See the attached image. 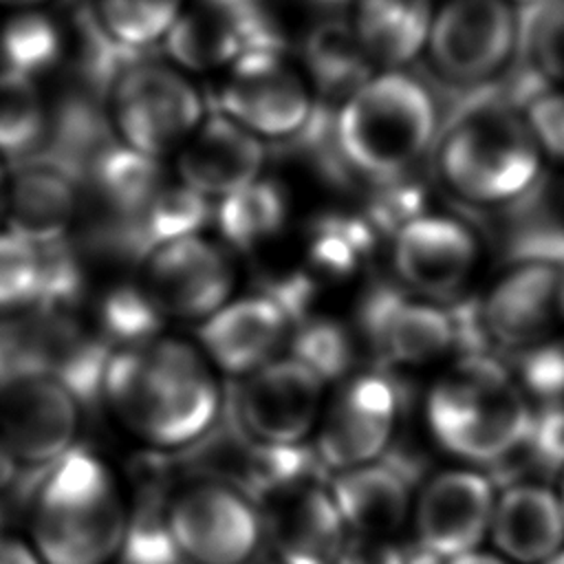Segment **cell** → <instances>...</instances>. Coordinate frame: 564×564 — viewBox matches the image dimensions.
I'll return each mask as SVG.
<instances>
[{
    "label": "cell",
    "instance_id": "1",
    "mask_svg": "<svg viewBox=\"0 0 564 564\" xmlns=\"http://www.w3.org/2000/svg\"><path fill=\"white\" fill-rule=\"evenodd\" d=\"M97 392L128 436L161 452L200 441L223 410L220 375L196 341L161 333L110 348Z\"/></svg>",
    "mask_w": 564,
    "mask_h": 564
},
{
    "label": "cell",
    "instance_id": "2",
    "mask_svg": "<svg viewBox=\"0 0 564 564\" xmlns=\"http://www.w3.org/2000/svg\"><path fill=\"white\" fill-rule=\"evenodd\" d=\"M130 518V498L112 465L77 445L42 471L24 535L44 564H115Z\"/></svg>",
    "mask_w": 564,
    "mask_h": 564
},
{
    "label": "cell",
    "instance_id": "3",
    "mask_svg": "<svg viewBox=\"0 0 564 564\" xmlns=\"http://www.w3.org/2000/svg\"><path fill=\"white\" fill-rule=\"evenodd\" d=\"M436 170L452 194L474 205H509L542 181V152L498 84L474 88L436 141Z\"/></svg>",
    "mask_w": 564,
    "mask_h": 564
},
{
    "label": "cell",
    "instance_id": "4",
    "mask_svg": "<svg viewBox=\"0 0 564 564\" xmlns=\"http://www.w3.org/2000/svg\"><path fill=\"white\" fill-rule=\"evenodd\" d=\"M533 414L520 379L482 355L443 368L423 403L434 443L469 467L505 460L527 445Z\"/></svg>",
    "mask_w": 564,
    "mask_h": 564
},
{
    "label": "cell",
    "instance_id": "5",
    "mask_svg": "<svg viewBox=\"0 0 564 564\" xmlns=\"http://www.w3.org/2000/svg\"><path fill=\"white\" fill-rule=\"evenodd\" d=\"M436 128L434 95L399 68L372 75L335 112L344 161L372 181L410 172L436 141Z\"/></svg>",
    "mask_w": 564,
    "mask_h": 564
},
{
    "label": "cell",
    "instance_id": "6",
    "mask_svg": "<svg viewBox=\"0 0 564 564\" xmlns=\"http://www.w3.org/2000/svg\"><path fill=\"white\" fill-rule=\"evenodd\" d=\"M106 115L119 143L154 159L178 150L205 119L196 86L178 70L143 57L106 90Z\"/></svg>",
    "mask_w": 564,
    "mask_h": 564
},
{
    "label": "cell",
    "instance_id": "7",
    "mask_svg": "<svg viewBox=\"0 0 564 564\" xmlns=\"http://www.w3.org/2000/svg\"><path fill=\"white\" fill-rule=\"evenodd\" d=\"M163 529L174 551L192 564H247L264 540L258 502L216 478L192 480L174 491Z\"/></svg>",
    "mask_w": 564,
    "mask_h": 564
},
{
    "label": "cell",
    "instance_id": "8",
    "mask_svg": "<svg viewBox=\"0 0 564 564\" xmlns=\"http://www.w3.org/2000/svg\"><path fill=\"white\" fill-rule=\"evenodd\" d=\"M425 48L449 84L487 86L520 55V13L507 0H445L432 15Z\"/></svg>",
    "mask_w": 564,
    "mask_h": 564
},
{
    "label": "cell",
    "instance_id": "9",
    "mask_svg": "<svg viewBox=\"0 0 564 564\" xmlns=\"http://www.w3.org/2000/svg\"><path fill=\"white\" fill-rule=\"evenodd\" d=\"M236 264L214 240L189 234L143 253L139 286L159 317L200 324L236 297Z\"/></svg>",
    "mask_w": 564,
    "mask_h": 564
},
{
    "label": "cell",
    "instance_id": "10",
    "mask_svg": "<svg viewBox=\"0 0 564 564\" xmlns=\"http://www.w3.org/2000/svg\"><path fill=\"white\" fill-rule=\"evenodd\" d=\"M82 399L46 370L0 381V441L18 467H48L77 447Z\"/></svg>",
    "mask_w": 564,
    "mask_h": 564
},
{
    "label": "cell",
    "instance_id": "11",
    "mask_svg": "<svg viewBox=\"0 0 564 564\" xmlns=\"http://www.w3.org/2000/svg\"><path fill=\"white\" fill-rule=\"evenodd\" d=\"M328 392L326 379L295 355H280L240 379L236 416L267 449H291L315 436Z\"/></svg>",
    "mask_w": 564,
    "mask_h": 564
},
{
    "label": "cell",
    "instance_id": "12",
    "mask_svg": "<svg viewBox=\"0 0 564 564\" xmlns=\"http://www.w3.org/2000/svg\"><path fill=\"white\" fill-rule=\"evenodd\" d=\"M218 112L258 139L293 141L317 108L306 79L284 51H245L218 90Z\"/></svg>",
    "mask_w": 564,
    "mask_h": 564
},
{
    "label": "cell",
    "instance_id": "13",
    "mask_svg": "<svg viewBox=\"0 0 564 564\" xmlns=\"http://www.w3.org/2000/svg\"><path fill=\"white\" fill-rule=\"evenodd\" d=\"M397 421L394 383L381 372H359L328 394L313 441L322 463L337 474L381 460Z\"/></svg>",
    "mask_w": 564,
    "mask_h": 564
},
{
    "label": "cell",
    "instance_id": "14",
    "mask_svg": "<svg viewBox=\"0 0 564 564\" xmlns=\"http://www.w3.org/2000/svg\"><path fill=\"white\" fill-rule=\"evenodd\" d=\"M496 494L478 467L458 465L430 476L414 494L410 518L421 549L436 562L482 549Z\"/></svg>",
    "mask_w": 564,
    "mask_h": 564
},
{
    "label": "cell",
    "instance_id": "15",
    "mask_svg": "<svg viewBox=\"0 0 564 564\" xmlns=\"http://www.w3.org/2000/svg\"><path fill=\"white\" fill-rule=\"evenodd\" d=\"M562 322L564 267L553 258H522L482 297V326L505 348L524 352L557 335Z\"/></svg>",
    "mask_w": 564,
    "mask_h": 564
},
{
    "label": "cell",
    "instance_id": "16",
    "mask_svg": "<svg viewBox=\"0 0 564 564\" xmlns=\"http://www.w3.org/2000/svg\"><path fill=\"white\" fill-rule=\"evenodd\" d=\"M480 260L476 234L458 218L425 212L394 231L392 267L405 291L441 302L460 293Z\"/></svg>",
    "mask_w": 564,
    "mask_h": 564
},
{
    "label": "cell",
    "instance_id": "17",
    "mask_svg": "<svg viewBox=\"0 0 564 564\" xmlns=\"http://www.w3.org/2000/svg\"><path fill=\"white\" fill-rule=\"evenodd\" d=\"M264 538L284 564H337L348 544V529L328 487L286 480L262 505Z\"/></svg>",
    "mask_w": 564,
    "mask_h": 564
},
{
    "label": "cell",
    "instance_id": "18",
    "mask_svg": "<svg viewBox=\"0 0 564 564\" xmlns=\"http://www.w3.org/2000/svg\"><path fill=\"white\" fill-rule=\"evenodd\" d=\"M289 339V315L271 295H236L196 330V346L218 375L245 379L275 357Z\"/></svg>",
    "mask_w": 564,
    "mask_h": 564
},
{
    "label": "cell",
    "instance_id": "19",
    "mask_svg": "<svg viewBox=\"0 0 564 564\" xmlns=\"http://www.w3.org/2000/svg\"><path fill=\"white\" fill-rule=\"evenodd\" d=\"M361 326L372 350L401 368L430 366L454 341L449 315L436 302L410 291H375L366 300Z\"/></svg>",
    "mask_w": 564,
    "mask_h": 564
},
{
    "label": "cell",
    "instance_id": "20",
    "mask_svg": "<svg viewBox=\"0 0 564 564\" xmlns=\"http://www.w3.org/2000/svg\"><path fill=\"white\" fill-rule=\"evenodd\" d=\"M491 551L509 564H544L564 549V507L555 485L518 480L496 494Z\"/></svg>",
    "mask_w": 564,
    "mask_h": 564
},
{
    "label": "cell",
    "instance_id": "21",
    "mask_svg": "<svg viewBox=\"0 0 564 564\" xmlns=\"http://www.w3.org/2000/svg\"><path fill=\"white\" fill-rule=\"evenodd\" d=\"M264 148L256 134L214 112L178 148L176 170L183 185L200 196H229L260 176Z\"/></svg>",
    "mask_w": 564,
    "mask_h": 564
},
{
    "label": "cell",
    "instance_id": "22",
    "mask_svg": "<svg viewBox=\"0 0 564 564\" xmlns=\"http://www.w3.org/2000/svg\"><path fill=\"white\" fill-rule=\"evenodd\" d=\"M77 187L62 167L33 156L9 174L0 227L40 247L68 240L79 214Z\"/></svg>",
    "mask_w": 564,
    "mask_h": 564
},
{
    "label": "cell",
    "instance_id": "23",
    "mask_svg": "<svg viewBox=\"0 0 564 564\" xmlns=\"http://www.w3.org/2000/svg\"><path fill=\"white\" fill-rule=\"evenodd\" d=\"M328 491L350 535L390 540L410 524L414 494L405 478L381 460L337 471Z\"/></svg>",
    "mask_w": 564,
    "mask_h": 564
},
{
    "label": "cell",
    "instance_id": "24",
    "mask_svg": "<svg viewBox=\"0 0 564 564\" xmlns=\"http://www.w3.org/2000/svg\"><path fill=\"white\" fill-rule=\"evenodd\" d=\"M352 29L370 62L401 68L427 44L430 0H352Z\"/></svg>",
    "mask_w": 564,
    "mask_h": 564
},
{
    "label": "cell",
    "instance_id": "25",
    "mask_svg": "<svg viewBox=\"0 0 564 564\" xmlns=\"http://www.w3.org/2000/svg\"><path fill=\"white\" fill-rule=\"evenodd\" d=\"M84 183L110 214L134 223L163 187V172L159 159L112 141L93 161Z\"/></svg>",
    "mask_w": 564,
    "mask_h": 564
},
{
    "label": "cell",
    "instance_id": "26",
    "mask_svg": "<svg viewBox=\"0 0 564 564\" xmlns=\"http://www.w3.org/2000/svg\"><path fill=\"white\" fill-rule=\"evenodd\" d=\"M304 64L315 90L326 101H344L372 75V62L359 44L352 24L324 20L304 42Z\"/></svg>",
    "mask_w": 564,
    "mask_h": 564
},
{
    "label": "cell",
    "instance_id": "27",
    "mask_svg": "<svg viewBox=\"0 0 564 564\" xmlns=\"http://www.w3.org/2000/svg\"><path fill=\"white\" fill-rule=\"evenodd\" d=\"M70 55V31L44 9L11 11L0 22V68L40 82Z\"/></svg>",
    "mask_w": 564,
    "mask_h": 564
},
{
    "label": "cell",
    "instance_id": "28",
    "mask_svg": "<svg viewBox=\"0 0 564 564\" xmlns=\"http://www.w3.org/2000/svg\"><path fill=\"white\" fill-rule=\"evenodd\" d=\"M170 57L189 70H214L245 53L242 24L209 4L196 2L181 13L165 37Z\"/></svg>",
    "mask_w": 564,
    "mask_h": 564
},
{
    "label": "cell",
    "instance_id": "29",
    "mask_svg": "<svg viewBox=\"0 0 564 564\" xmlns=\"http://www.w3.org/2000/svg\"><path fill=\"white\" fill-rule=\"evenodd\" d=\"M51 117L40 82L0 68V156H35L46 143Z\"/></svg>",
    "mask_w": 564,
    "mask_h": 564
},
{
    "label": "cell",
    "instance_id": "30",
    "mask_svg": "<svg viewBox=\"0 0 564 564\" xmlns=\"http://www.w3.org/2000/svg\"><path fill=\"white\" fill-rule=\"evenodd\" d=\"M289 216V200L273 178H256L225 196L218 205V227L234 247L251 249L275 236Z\"/></svg>",
    "mask_w": 564,
    "mask_h": 564
},
{
    "label": "cell",
    "instance_id": "31",
    "mask_svg": "<svg viewBox=\"0 0 564 564\" xmlns=\"http://www.w3.org/2000/svg\"><path fill=\"white\" fill-rule=\"evenodd\" d=\"M46 247L0 227V317L40 311L46 304Z\"/></svg>",
    "mask_w": 564,
    "mask_h": 564
},
{
    "label": "cell",
    "instance_id": "32",
    "mask_svg": "<svg viewBox=\"0 0 564 564\" xmlns=\"http://www.w3.org/2000/svg\"><path fill=\"white\" fill-rule=\"evenodd\" d=\"M183 0H93L90 11L104 33L123 48L143 53L167 37Z\"/></svg>",
    "mask_w": 564,
    "mask_h": 564
},
{
    "label": "cell",
    "instance_id": "33",
    "mask_svg": "<svg viewBox=\"0 0 564 564\" xmlns=\"http://www.w3.org/2000/svg\"><path fill=\"white\" fill-rule=\"evenodd\" d=\"M207 198L187 185H163L159 194L132 223V238L150 251L152 247L196 234L207 220ZM143 251V253H145Z\"/></svg>",
    "mask_w": 564,
    "mask_h": 564
},
{
    "label": "cell",
    "instance_id": "34",
    "mask_svg": "<svg viewBox=\"0 0 564 564\" xmlns=\"http://www.w3.org/2000/svg\"><path fill=\"white\" fill-rule=\"evenodd\" d=\"M520 55L546 82H564V0L520 11Z\"/></svg>",
    "mask_w": 564,
    "mask_h": 564
},
{
    "label": "cell",
    "instance_id": "35",
    "mask_svg": "<svg viewBox=\"0 0 564 564\" xmlns=\"http://www.w3.org/2000/svg\"><path fill=\"white\" fill-rule=\"evenodd\" d=\"M372 218L394 231L408 220L425 214V187L410 172L375 181L370 198Z\"/></svg>",
    "mask_w": 564,
    "mask_h": 564
},
{
    "label": "cell",
    "instance_id": "36",
    "mask_svg": "<svg viewBox=\"0 0 564 564\" xmlns=\"http://www.w3.org/2000/svg\"><path fill=\"white\" fill-rule=\"evenodd\" d=\"M522 117L540 152L564 163V90L542 88L524 106Z\"/></svg>",
    "mask_w": 564,
    "mask_h": 564
},
{
    "label": "cell",
    "instance_id": "37",
    "mask_svg": "<svg viewBox=\"0 0 564 564\" xmlns=\"http://www.w3.org/2000/svg\"><path fill=\"white\" fill-rule=\"evenodd\" d=\"M524 352V392L538 394L546 403L564 399V339L553 335Z\"/></svg>",
    "mask_w": 564,
    "mask_h": 564
},
{
    "label": "cell",
    "instance_id": "38",
    "mask_svg": "<svg viewBox=\"0 0 564 564\" xmlns=\"http://www.w3.org/2000/svg\"><path fill=\"white\" fill-rule=\"evenodd\" d=\"M527 443H535L540 456L564 469V399L549 401L544 410L533 414V425Z\"/></svg>",
    "mask_w": 564,
    "mask_h": 564
},
{
    "label": "cell",
    "instance_id": "39",
    "mask_svg": "<svg viewBox=\"0 0 564 564\" xmlns=\"http://www.w3.org/2000/svg\"><path fill=\"white\" fill-rule=\"evenodd\" d=\"M0 564H44L24 533L0 529Z\"/></svg>",
    "mask_w": 564,
    "mask_h": 564
},
{
    "label": "cell",
    "instance_id": "40",
    "mask_svg": "<svg viewBox=\"0 0 564 564\" xmlns=\"http://www.w3.org/2000/svg\"><path fill=\"white\" fill-rule=\"evenodd\" d=\"M438 564H509V562L502 560V557H500L498 553H494V551L478 549V551H471V553H465V555H458V557L438 562Z\"/></svg>",
    "mask_w": 564,
    "mask_h": 564
},
{
    "label": "cell",
    "instance_id": "41",
    "mask_svg": "<svg viewBox=\"0 0 564 564\" xmlns=\"http://www.w3.org/2000/svg\"><path fill=\"white\" fill-rule=\"evenodd\" d=\"M18 469H20L18 463L13 460V456L9 454V449L4 447V443L0 441V494L13 482Z\"/></svg>",
    "mask_w": 564,
    "mask_h": 564
},
{
    "label": "cell",
    "instance_id": "42",
    "mask_svg": "<svg viewBox=\"0 0 564 564\" xmlns=\"http://www.w3.org/2000/svg\"><path fill=\"white\" fill-rule=\"evenodd\" d=\"M48 0H0V7L9 11H22V9H42Z\"/></svg>",
    "mask_w": 564,
    "mask_h": 564
},
{
    "label": "cell",
    "instance_id": "43",
    "mask_svg": "<svg viewBox=\"0 0 564 564\" xmlns=\"http://www.w3.org/2000/svg\"><path fill=\"white\" fill-rule=\"evenodd\" d=\"M7 181H9V172L4 167V161L0 156V225H2V212H4V194H7Z\"/></svg>",
    "mask_w": 564,
    "mask_h": 564
},
{
    "label": "cell",
    "instance_id": "44",
    "mask_svg": "<svg viewBox=\"0 0 564 564\" xmlns=\"http://www.w3.org/2000/svg\"><path fill=\"white\" fill-rule=\"evenodd\" d=\"M509 4L511 2H516V4H520L522 9H533V7H540V4H544V2H549V0H507Z\"/></svg>",
    "mask_w": 564,
    "mask_h": 564
},
{
    "label": "cell",
    "instance_id": "45",
    "mask_svg": "<svg viewBox=\"0 0 564 564\" xmlns=\"http://www.w3.org/2000/svg\"><path fill=\"white\" fill-rule=\"evenodd\" d=\"M313 2H317V4H322V7H326V9H330V7L348 4V2H352V0H313Z\"/></svg>",
    "mask_w": 564,
    "mask_h": 564
},
{
    "label": "cell",
    "instance_id": "46",
    "mask_svg": "<svg viewBox=\"0 0 564 564\" xmlns=\"http://www.w3.org/2000/svg\"><path fill=\"white\" fill-rule=\"evenodd\" d=\"M557 494H560V500H562V507H564V469L560 471V480H557Z\"/></svg>",
    "mask_w": 564,
    "mask_h": 564
},
{
    "label": "cell",
    "instance_id": "47",
    "mask_svg": "<svg viewBox=\"0 0 564 564\" xmlns=\"http://www.w3.org/2000/svg\"><path fill=\"white\" fill-rule=\"evenodd\" d=\"M544 564H564V549L560 553H555L551 560H546Z\"/></svg>",
    "mask_w": 564,
    "mask_h": 564
}]
</instances>
